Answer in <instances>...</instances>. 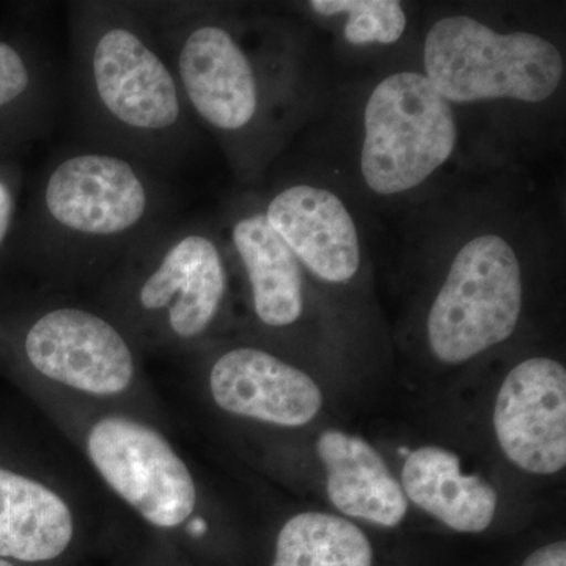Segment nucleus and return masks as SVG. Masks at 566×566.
Segmentation results:
<instances>
[{"label":"nucleus","mask_w":566,"mask_h":566,"mask_svg":"<svg viewBox=\"0 0 566 566\" xmlns=\"http://www.w3.org/2000/svg\"><path fill=\"white\" fill-rule=\"evenodd\" d=\"M73 85L92 144L158 170L191 148L193 117L142 3L71 7Z\"/></svg>","instance_id":"f257e3e1"},{"label":"nucleus","mask_w":566,"mask_h":566,"mask_svg":"<svg viewBox=\"0 0 566 566\" xmlns=\"http://www.w3.org/2000/svg\"><path fill=\"white\" fill-rule=\"evenodd\" d=\"M36 211L51 270L80 274L117 264L170 221V196L161 170L91 142L51 159Z\"/></svg>","instance_id":"f03ea898"},{"label":"nucleus","mask_w":566,"mask_h":566,"mask_svg":"<svg viewBox=\"0 0 566 566\" xmlns=\"http://www.w3.org/2000/svg\"><path fill=\"white\" fill-rule=\"evenodd\" d=\"M227 293L221 240L203 223L167 221L115 264L111 316L133 340L182 348L210 334Z\"/></svg>","instance_id":"7ed1b4c3"},{"label":"nucleus","mask_w":566,"mask_h":566,"mask_svg":"<svg viewBox=\"0 0 566 566\" xmlns=\"http://www.w3.org/2000/svg\"><path fill=\"white\" fill-rule=\"evenodd\" d=\"M193 120L223 139L251 136L266 112L262 74L234 28L207 6L142 3Z\"/></svg>","instance_id":"20e7f679"},{"label":"nucleus","mask_w":566,"mask_h":566,"mask_svg":"<svg viewBox=\"0 0 566 566\" xmlns=\"http://www.w3.org/2000/svg\"><path fill=\"white\" fill-rule=\"evenodd\" d=\"M424 76L449 103L546 102L564 80L556 44L532 32L502 33L475 18L436 21L423 44Z\"/></svg>","instance_id":"39448f33"},{"label":"nucleus","mask_w":566,"mask_h":566,"mask_svg":"<svg viewBox=\"0 0 566 566\" xmlns=\"http://www.w3.org/2000/svg\"><path fill=\"white\" fill-rule=\"evenodd\" d=\"M452 106L423 73L385 77L364 111L360 172L378 196H400L433 177L455 151Z\"/></svg>","instance_id":"423d86ee"},{"label":"nucleus","mask_w":566,"mask_h":566,"mask_svg":"<svg viewBox=\"0 0 566 566\" xmlns=\"http://www.w3.org/2000/svg\"><path fill=\"white\" fill-rule=\"evenodd\" d=\"M523 311V271L515 249L499 234H479L458 251L430 314L431 353L463 364L515 333Z\"/></svg>","instance_id":"0eeeda50"},{"label":"nucleus","mask_w":566,"mask_h":566,"mask_svg":"<svg viewBox=\"0 0 566 566\" xmlns=\"http://www.w3.org/2000/svg\"><path fill=\"white\" fill-rule=\"evenodd\" d=\"M84 446L104 483L150 526L172 531L196 512L192 472L150 424L128 416H103L88 427Z\"/></svg>","instance_id":"6e6552de"},{"label":"nucleus","mask_w":566,"mask_h":566,"mask_svg":"<svg viewBox=\"0 0 566 566\" xmlns=\"http://www.w3.org/2000/svg\"><path fill=\"white\" fill-rule=\"evenodd\" d=\"M20 348L33 374L87 397H120L137 379L132 335L82 305L44 308L22 331Z\"/></svg>","instance_id":"1a4fd4ad"},{"label":"nucleus","mask_w":566,"mask_h":566,"mask_svg":"<svg viewBox=\"0 0 566 566\" xmlns=\"http://www.w3.org/2000/svg\"><path fill=\"white\" fill-rule=\"evenodd\" d=\"M494 431L505 457L523 471L553 475L566 465V370L549 357L517 364L502 382Z\"/></svg>","instance_id":"9d476101"},{"label":"nucleus","mask_w":566,"mask_h":566,"mask_svg":"<svg viewBox=\"0 0 566 566\" xmlns=\"http://www.w3.org/2000/svg\"><path fill=\"white\" fill-rule=\"evenodd\" d=\"M208 389L222 411L274 427H304L323 406L311 376L256 346L219 354L208 371Z\"/></svg>","instance_id":"9b49d317"},{"label":"nucleus","mask_w":566,"mask_h":566,"mask_svg":"<svg viewBox=\"0 0 566 566\" xmlns=\"http://www.w3.org/2000/svg\"><path fill=\"white\" fill-rule=\"evenodd\" d=\"M264 216L301 266L327 283H346L360 266V241L346 205L318 186L290 185L263 205Z\"/></svg>","instance_id":"f8f14e48"},{"label":"nucleus","mask_w":566,"mask_h":566,"mask_svg":"<svg viewBox=\"0 0 566 566\" xmlns=\"http://www.w3.org/2000/svg\"><path fill=\"white\" fill-rule=\"evenodd\" d=\"M229 245L243 270L256 319L271 329L300 322L304 312L303 271L268 222L263 205L243 207L230 218Z\"/></svg>","instance_id":"ddd939ff"},{"label":"nucleus","mask_w":566,"mask_h":566,"mask_svg":"<svg viewBox=\"0 0 566 566\" xmlns=\"http://www.w3.org/2000/svg\"><path fill=\"white\" fill-rule=\"evenodd\" d=\"M316 453L326 469L327 495L346 516L397 527L408 512V499L374 446L359 436L326 430Z\"/></svg>","instance_id":"4468645a"},{"label":"nucleus","mask_w":566,"mask_h":566,"mask_svg":"<svg viewBox=\"0 0 566 566\" xmlns=\"http://www.w3.org/2000/svg\"><path fill=\"white\" fill-rule=\"evenodd\" d=\"M74 532L73 510L57 491L0 464V558L54 560L69 549Z\"/></svg>","instance_id":"2eb2a0df"},{"label":"nucleus","mask_w":566,"mask_h":566,"mask_svg":"<svg viewBox=\"0 0 566 566\" xmlns=\"http://www.w3.org/2000/svg\"><path fill=\"white\" fill-rule=\"evenodd\" d=\"M406 499L447 527L480 534L491 526L497 493L479 475H465L460 458L438 446L409 453L401 471Z\"/></svg>","instance_id":"dca6fc26"},{"label":"nucleus","mask_w":566,"mask_h":566,"mask_svg":"<svg viewBox=\"0 0 566 566\" xmlns=\"http://www.w3.org/2000/svg\"><path fill=\"white\" fill-rule=\"evenodd\" d=\"M273 566H374V549L352 521L304 512L283 524Z\"/></svg>","instance_id":"f3484780"},{"label":"nucleus","mask_w":566,"mask_h":566,"mask_svg":"<svg viewBox=\"0 0 566 566\" xmlns=\"http://www.w3.org/2000/svg\"><path fill=\"white\" fill-rule=\"evenodd\" d=\"M308 7L319 17H345L348 43L394 44L403 36L408 18L395 0H312Z\"/></svg>","instance_id":"a211bd4d"},{"label":"nucleus","mask_w":566,"mask_h":566,"mask_svg":"<svg viewBox=\"0 0 566 566\" xmlns=\"http://www.w3.org/2000/svg\"><path fill=\"white\" fill-rule=\"evenodd\" d=\"M39 70L14 44L0 40V111L39 98Z\"/></svg>","instance_id":"6ab92c4d"},{"label":"nucleus","mask_w":566,"mask_h":566,"mask_svg":"<svg viewBox=\"0 0 566 566\" xmlns=\"http://www.w3.org/2000/svg\"><path fill=\"white\" fill-rule=\"evenodd\" d=\"M14 211H17V197H14L13 188L0 175V248L9 237Z\"/></svg>","instance_id":"aec40b11"},{"label":"nucleus","mask_w":566,"mask_h":566,"mask_svg":"<svg viewBox=\"0 0 566 566\" xmlns=\"http://www.w3.org/2000/svg\"><path fill=\"white\" fill-rule=\"evenodd\" d=\"M521 566H566V543L556 542L539 547Z\"/></svg>","instance_id":"412c9836"},{"label":"nucleus","mask_w":566,"mask_h":566,"mask_svg":"<svg viewBox=\"0 0 566 566\" xmlns=\"http://www.w3.org/2000/svg\"><path fill=\"white\" fill-rule=\"evenodd\" d=\"M0 566H14L13 562L6 560V558H0Z\"/></svg>","instance_id":"4be33fe9"}]
</instances>
